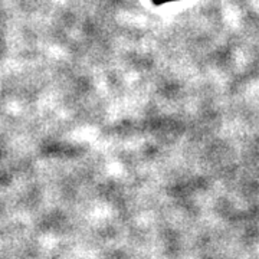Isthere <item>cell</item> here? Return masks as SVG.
<instances>
[{
  "label": "cell",
  "instance_id": "cell-1",
  "mask_svg": "<svg viewBox=\"0 0 259 259\" xmlns=\"http://www.w3.org/2000/svg\"><path fill=\"white\" fill-rule=\"evenodd\" d=\"M156 5H163V3H170V2H176V0H153Z\"/></svg>",
  "mask_w": 259,
  "mask_h": 259
}]
</instances>
